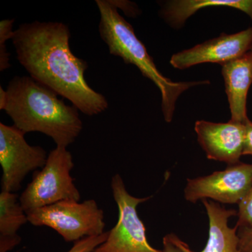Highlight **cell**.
<instances>
[{
    "mask_svg": "<svg viewBox=\"0 0 252 252\" xmlns=\"http://www.w3.org/2000/svg\"><path fill=\"white\" fill-rule=\"evenodd\" d=\"M71 33L61 22L24 23L14 31L13 45L20 64L30 77L72 102L92 117L108 107L103 94L88 84V63L74 56L69 46Z\"/></svg>",
    "mask_w": 252,
    "mask_h": 252,
    "instance_id": "obj_1",
    "label": "cell"
},
{
    "mask_svg": "<svg viewBox=\"0 0 252 252\" xmlns=\"http://www.w3.org/2000/svg\"><path fill=\"white\" fill-rule=\"evenodd\" d=\"M59 94L31 77L16 76L6 89L5 111L16 127L25 133L49 136L56 147L67 148L83 130L79 109L67 105Z\"/></svg>",
    "mask_w": 252,
    "mask_h": 252,
    "instance_id": "obj_2",
    "label": "cell"
},
{
    "mask_svg": "<svg viewBox=\"0 0 252 252\" xmlns=\"http://www.w3.org/2000/svg\"><path fill=\"white\" fill-rule=\"evenodd\" d=\"M100 14L99 33L110 54L122 58L126 64L138 68L144 77L152 81L161 94V109L167 123L172 122L176 103L181 94L195 86L210 84L209 80L173 81L158 69L133 28L119 14L109 0H96Z\"/></svg>",
    "mask_w": 252,
    "mask_h": 252,
    "instance_id": "obj_3",
    "label": "cell"
},
{
    "mask_svg": "<svg viewBox=\"0 0 252 252\" xmlns=\"http://www.w3.org/2000/svg\"><path fill=\"white\" fill-rule=\"evenodd\" d=\"M74 166L72 154L67 148L53 149L45 165L34 172L19 196L26 214L64 200L79 201L80 192L71 175Z\"/></svg>",
    "mask_w": 252,
    "mask_h": 252,
    "instance_id": "obj_4",
    "label": "cell"
},
{
    "mask_svg": "<svg viewBox=\"0 0 252 252\" xmlns=\"http://www.w3.org/2000/svg\"><path fill=\"white\" fill-rule=\"evenodd\" d=\"M27 215L32 225L51 228L68 243L103 234L105 228L104 211L94 199L82 203L64 200Z\"/></svg>",
    "mask_w": 252,
    "mask_h": 252,
    "instance_id": "obj_5",
    "label": "cell"
},
{
    "mask_svg": "<svg viewBox=\"0 0 252 252\" xmlns=\"http://www.w3.org/2000/svg\"><path fill=\"white\" fill-rule=\"evenodd\" d=\"M111 188L119 209L117 223L109 231L107 240L93 252H162L149 243L145 225L137 211L140 203L147 201L152 196H132L119 174L112 177Z\"/></svg>",
    "mask_w": 252,
    "mask_h": 252,
    "instance_id": "obj_6",
    "label": "cell"
},
{
    "mask_svg": "<svg viewBox=\"0 0 252 252\" xmlns=\"http://www.w3.org/2000/svg\"><path fill=\"white\" fill-rule=\"evenodd\" d=\"M25 133L15 126L0 123V164L2 169L1 190L17 191L28 174L42 168L47 153L39 146H32Z\"/></svg>",
    "mask_w": 252,
    "mask_h": 252,
    "instance_id": "obj_7",
    "label": "cell"
},
{
    "mask_svg": "<svg viewBox=\"0 0 252 252\" xmlns=\"http://www.w3.org/2000/svg\"><path fill=\"white\" fill-rule=\"evenodd\" d=\"M252 187V164L238 162L211 175L187 179L184 195L196 203L212 200L223 204H239Z\"/></svg>",
    "mask_w": 252,
    "mask_h": 252,
    "instance_id": "obj_8",
    "label": "cell"
},
{
    "mask_svg": "<svg viewBox=\"0 0 252 252\" xmlns=\"http://www.w3.org/2000/svg\"><path fill=\"white\" fill-rule=\"evenodd\" d=\"M252 49V26L234 34L221 33L217 37L172 55L170 64L178 69L203 63L222 64L241 57Z\"/></svg>",
    "mask_w": 252,
    "mask_h": 252,
    "instance_id": "obj_9",
    "label": "cell"
},
{
    "mask_svg": "<svg viewBox=\"0 0 252 252\" xmlns=\"http://www.w3.org/2000/svg\"><path fill=\"white\" fill-rule=\"evenodd\" d=\"M198 143L210 160L228 165L240 162L245 140V123L197 121L194 126Z\"/></svg>",
    "mask_w": 252,
    "mask_h": 252,
    "instance_id": "obj_10",
    "label": "cell"
},
{
    "mask_svg": "<svg viewBox=\"0 0 252 252\" xmlns=\"http://www.w3.org/2000/svg\"><path fill=\"white\" fill-rule=\"evenodd\" d=\"M225 94L233 122L245 123L248 119L247 102L252 84V51L221 65Z\"/></svg>",
    "mask_w": 252,
    "mask_h": 252,
    "instance_id": "obj_11",
    "label": "cell"
},
{
    "mask_svg": "<svg viewBox=\"0 0 252 252\" xmlns=\"http://www.w3.org/2000/svg\"><path fill=\"white\" fill-rule=\"evenodd\" d=\"M209 220L208 240L205 248L200 252H240L238 228H230L228 220L237 216L238 212L226 209L210 200H202ZM177 244L185 252H195L177 237Z\"/></svg>",
    "mask_w": 252,
    "mask_h": 252,
    "instance_id": "obj_12",
    "label": "cell"
},
{
    "mask_svg": "<svg viewBox=\"0 0 252 252\" xmlns=\"http://www.w3.org/2000/svg\"><path fill=\"white\" fill-rule=\"evenodd\" d=\"M208 7H229L243 11L252 21V0H170L160 4L159 15L170 27L180 29L197 11Z\"/></svg>",
    "mask_w": 252,
    "mask_h": 252,
    "instance_id": "obj_13",
    "label": "cell"
},
{
    "mask_svg": "<svg viewBox=\"0 0 252 252\" xmlns=\"http://www.w3.org/2000/svg\"><path fill=\"white\" fill-rule=\"evenodd\" d=\"M28 218L17 194L1 190L0 193V252H9L21 243L18 231Z\"/></svg>",
    "mask_w": 252,
    "mask_h": 252,
    "instance_id": "obj_14",
    "label": "cell"
},
{
    "mask_svg": "<svg viewBox=\"0 0 252 252\" xmlns=\"http://www.w3.org/2000/svg\"><path fill=\"white\" fill-rule=\"evenodd\" d=\"M14 19H5L0 21V71L6 70L11 67L10 54L6 49V41L12 39L14 31Z\"/></svg>",
    "mask_w": 252,
    "mask_h": 252,
    "instance_id": "obj_15",
    "label": "cell"
},
{
    "mask_svg": "<svg viewBox=\"0 0 252 252\" xmlns=\"http://www.w3.org/2000/svg\"><path fill=\"white\" fill-rule=\"evenodd\" d=\"M238 228H252V187L238 204Z\"/></svg>",
    "mask_w": 252,
    "mask_h": 252,
    "instance_id": "obj_16",
    "label": "cell"
},
{
    "mask_svg": "<svg viewBox=\"0 0 252 252\" xmlns=\"http://www.w3.org/2000/svg\"><path fill=\"white\" fill-rule=\"evenodd\" d=\"M109 231L97 236L88 237L75 242L72 248L67 252H93L101 244L104 243L108 237Z\"/></svg>",
    "mask_w": 252,
    "mask_h": 252,
    "instance_id": "obj_17",
    "label": "cell"
},
{
    "mask_svg": "<svg viewBox=\"0 0 252 252\" xmlns=\"http://www.w3.org/2000/svg\"><path fill=\"white\" fill-rule=\"evenodd\" d=\"M117 9H121L128 17L135 18L141 14L140 9L135 3L127 0H109Z\"/></svg>",
    "mask_w": 252,
    "mask_h": 252,
    "instance_id": "obj_18",
    "label": "cell"
},
{
    "mask_svg": "<svg viewBox=\"0 0 252 252\" xmlns=\"http://www.w3.org/2000/svg\"><path fill=\"white\" fill-rule=\"evenodd\" d=\"M239 251L252 252V228H239Z\"/></svg>",
    "mask_w": 252,
    "mask_h": 252,
    "instance_id": "obj_19",
    "label": "cell"
},
{
    "mask_svg": "<svg viewBox=\"0 0 252 252\" xmlns=\"http://www.w3.org/2000/svg\"><path fill=\"white\" fill-rule=\"evenodd\" d=\"M177 236L174 233H169L162 239L163 248L162 252H185L179 246L177 242Z\"/></svg>",
    "mask_w": 252,
    "mask_h": 252,
    "instance_id": "obj_20",
    "label": "cell"
},
{
    "mask_svg": "<svg viewBox=\"0 0 252 252\" xmlns=\"http://www.w3.org/2000/svg\"><path fill=\"white\" fill-rule=\"evenodd\" d=\"M245 124V140L243 156H252V122L247 119Z\"/></svg>",
    "mask_w": 252,
    "mask_h": 252,
    "instance_id": "obj_21",
    "label": "cell"
},
{
    "mask_svg": "<svg viewBox=\"0 0 252 252\" xmlns=\"http://www.w3.org/2000/svg\"><path fill=\"white\" fill-rule=\"evenodd\" d=\"M5 100H6V90H4L1 86L0 87V109L4 105Z\"/></svg>",
    "mask_w": 252,
    "mask_h": 252,
    "instance_id": "obj_22",
    "label": "cell"
},
{
    "mask_svg": "<svg viewBox=\"0 0 252 252\" xmlns=\"http://www.w3.org/2000/svg\"><path fill=\"white\" fill-rule=\"evenodd\" d=\"M251 51H252V49Z\"/></svg>",
    "mask_w": 252,
    "mask_h": 252,
    "instance_id": "obj_23",
    "label": "cell"
}]
</instances>
